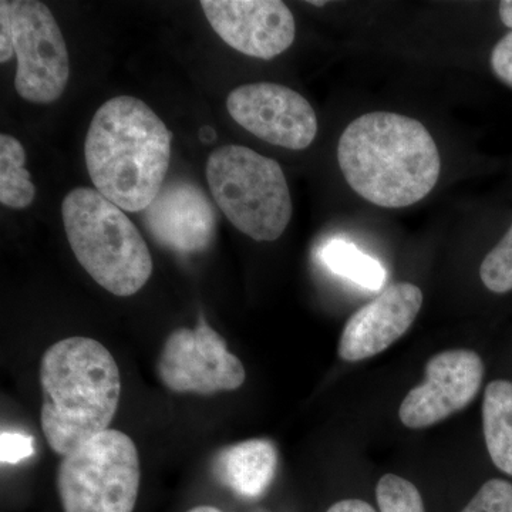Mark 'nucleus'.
I'll return each mask as SVG.
<instances>
[{
	"instance_id": "1",
	"label": "nucleus",
	"mask_w": 512,
	"mask_h": 512,
	"mask_svg": "<svg viewBox=\"0 0 512 512\" xmlns=\"http://www.w3.org/2000/svg\"><path fill=\"white\" fill-rule=\"evenodd\" d=\"M338 161L346 183L377 207L404 208L433 191L441 158L429 130L389 111L363 114L343 131Z\"/></svg>"
},
{
	"instance_id": "2",
	"label": "nucleus",
	"mask_w": 512,
	"mask_h": 512,
	"mask_svg": "<svg viewBox=\"0 0 512 512\" xmlns=\"http://www.w3.org/2000/svg\"><path fill=\"white\" fill-rule=\"evenodd\" d=\"M173 134L144 101L110 99L94 114L86 143L94 187L123 211L146 210L163 188Z\"/></svg>"
},
{
	"instance_id": "3",
	"label": "nucleus",
	"mask_w": 512,
	"mask_h": 512,
	"mask_svg": "<svg viewBox=\"0 0 512 512\" xmlns=\"http://www.w3.org/2000/svg\"><path fill=\"white\" fill-rule=\"evenodd\" d=\"M43 434L64 457L109 430L119 409L121 377L109 349L83 336L60 340L40 362Z\"/></svg>"
},
{
	"instance_id": "4",
	"label": "nucleus",
	"mask_w": 512,
	"mask_h": 512,
	"mask_svg": "<svg viewBox=\"0 0 512 512\" xmlns=\"http://www.w3.org/2000/svg\"><path fill=\"white\" fill-rule=\"evenodd\" d=\"M62 217L74 256L101 288L116 296L143 289L153 259L121 208L93 188H74L64 197Z\"/></svg>"
},
{
	"instance_id": "5",
	"label": "nucleus",
	"mask_w": 512,
	"mask_h": 512,
	"mask_svg": "<svg viewBox=\"0 0 512 512\" xmlns=\"http://www.w3.org/2000/svg\"><path fill=\"white\" fill-rule=\"evenodd\" d=\"M212 197L225 217L255 241H276L292 218V198L281 165L244 146H222L207 163Z\"/></svg>"
},
{
	"instance_id": "6",
	"label": "nucleus",
	"mask_w": 512,
	"mask_h": 512,
	"mask_svg": "<svg viewBox=\"0 0 512 512\" xmlns=\"http://www.w3.org/2000/svg\"><path fill=\"white\" fill-rule=\"evenodd\" d=\"M140 480L136 444L109 429L63 457L57 490L63 512H133Z\"/></svg>"
},
{
	"instance_id": "7",
	"label": "nucleus",
	"mask_w": 512,
	"mask_h": 512,
	"mask_svg": "<svg viewBox=\"0 0 512 512\" xmlns=\"http://www.w3.org/2000/svg\"><path fill=\"white\" fill-rule=\"evenodd\" d=\"M13 47L18 57L15 87L30 103L50 104L62 97L70 77L66 42L45 3L10 2Z\"/></svg>"
},
{
	"instance_id": "8",
	"label": "nucleus",
	"mask_w": 512,
	"mask_h": 512,
	"mask_svg": "<svg viewBox=\"0 0 512 512\" xmlns=\"http://www.w3.org/2000/svg\"><path fill=\"white\" fill-rule=\"evenodd\" d=\"M157 373L171 392L204 396L237 390L247 377L241 360L204 318L194 329L180 328L168 336Z\"/></svg>"
},
{
	"instance_id": "9",
	"label": "nucleus",
	"mask_w": 512,
	"mask_h": 512,
	"mask_svg": "<svg viewBox=\"0 0 512 512\" xmlns=\"http://www.w3.org/2000/svg\"><path fill=\"white\" fill-rule=\"evenodd\" d=\"M229 116L265 143L301 151L318 134L315 110L301 94L282 84L238 87L227 99Z\"/></svg>"
},
{
	"instance_id": "10",
	"label": "nucleus",
	"mask_w": 512,
	"mask_h": 512,
	"mask_svg": "<svg viewBox=\"0 0 512 512\" xmlns=\"http://www.w3.org/2000/svg\"><path fill=\"white\" fill-rule=\"evenodd\" d=\"M484 379V363L473 350H444L431 357L426 380L410 390L399 417L409 429H426L466 409Z\"/></svg>"
},
{
	"instance_id": "11",
	"label": "nucleus",
	"mask_w": 512,
	"mask_h": 512,
	"mask_svg": "<svg viewBox=\"0 0 512 512\" xmlns=\"http://www.w3.org/2000/svg\"><path fill=\"white\" fill-rule=\"evenodd\" d=\"M201 8L217 35L244 55L271 60L295 40V19L279 0H202Z\"/></svg>"
},
{
	"instance_id": "12",
	"label": "nucleus",
	"mask_w": 512,
	"mask_h": 512,
	"mask_svg": "<svg viewBox=\"0 0 512 512\" xmlns=\"http://www.w3.org/2000/svg\"><path fill=\"white\" fill-rule=\"evenodd\" d=\"M143 212L151 238L165 249L197 254L214 241L217 212L208 195L190 180L168 181Z\"/></svg>"
},
{
	"instance_id": "13",
	"label": "nucleus",
	"mask_w": 512,
	"mask_h": 512,
	"mask_svg": "<svg viewBox=\"0 0 512 512\" xmlns=\"http://www.w3.org/2000/svg\"><path fill=\"white\" fill-rule=\"evenodd\" d=\"M421 305L419 286L400 282L384 289L348 320L340 336L339 356L360 362L384 352L412 328Z\"/></svg>"
},
{
	"instance_id": "14",
	"label": "nucleus",
	"mask_w": 512,
	"mask_h": 512,
	"mask_svg": "<svg viewBox=\"0 0 512 512\" xmlns=\"http://www.w3.org/2000/svg\"><path fill=\"white\" fill-rule=\"evenodd\" d=\"M278 470V451L269 440L242 441L222 448L212 463L215 478L245 500H258L271 487Z\"/></svg>"
},
{
	"instance_id": "15",
	"label": "nucleus",
	"mask_w": 512,
	"mask_h": 512,
	"mask_svg": "<svg viewBox=\"0 0 512 512\" xmlns=\"http://www.w3.org/2000/svg\"><path fill=\"white\" fill-rule=\"evenodd\" d=\"M485 444L494 466L512 477V382L494 380L483 403Z\"/></svg>"
},
{
	"instance_id": "16",
	"label": "nucleus",
	"mask_w": 512,
	"mask_h": 512,
	"mask_svg": "<svg viewBox=\"0 0 512 512\" xmlns=\"http://www.w3.org/2000/svg\"><path fill=\"white\" fill-rule=\"evenodd\" d=\"M26 151L19 140L9 134L0 136V202L6 207L23 210L32 205L36 187L25 168Z\"/></svg>"
},
{
	"instance_id": "17",
	"label": "nucleus",
	"mask_w": 512,
	"mask_h": 512,
	"mask_svg": "<svg viewBox=\"0 0 512 512\" xmlns=\"http://www.w3.org/2000/svg\"><path fill=\"white\" fill-rule=\"evenodd\" d=\"M322 259L330 271L370 291H379L386 284L383 265L349 242L340 239L329 242L322 249Z\"/></svg>"
},
{
	"instance_id": "18",
	"label": "nucleus",
	"mask_w": 512,
	"mask_h": 512,
	"mask_svg": "<svg viewBox=\"0 0 512 512\" xmlns=\"http://www.w3.org/2000/svg\"><path fill=\"white\" fill-rule=\"evenodd\" d=\"M380 512H426L416 485L396 474H386L376 487Z\"/></svg>"
},
{
	"instance_id": "19",
	"label": "nucleus",
	"mask_w": 512,
	"mask_h": 512,
	"mask_svg": "<svg viewBox=\"0 0 512 512\" xmlns=\"http://www.w3.org/2000/svg\"><path fill=\"white\" fill-rule=\"evenodd\" d=\"M480 276L488 291H512V224L504 238L485 255L480 266Z\"/></svg>"
},
{
	"instance_id": "20",
	"label": "nucleus",
	"mask_w": 512,
	"mask_h": 512,
	"mask_svg": "<svg viewBox=\"0 0 512 512\" xmlns=\"http://www.w3.org/2000/svg\"><path fill=\"white\" fill-rule=\"evenodd\" d=\"M461 512H512V484L501 478L487 481Z\"/></svg>"
},
{
	"instance_id": "21",
	"label": "nucleus",
	"mask_w": 512,
	"mask_h": 512,
	"mask_svg": "<svg viewBox=\"0 0 512 512\" xmlns=\"http://www.w3.org/2000/svg\"><path fill=\"white\" fill-rule=\"evenodd\" d=\"M33 454V441L20 433L2 431L0 436V457L2 463L18 464Z\"/></svg>"
},
{
	"instance_id": "22",
	"label": "nucleus",
	"mask_w": 512,
	"mask_h": 512,
	"mask_svg": "<svg viewBox=\"0 0 512 512\" xmlns=\"http://www.w3.org/2000/svg\"><path fill=\"white\" fill-rule=\"evenodd\" d=\"M491 69L497 79L512 89V32L495 45L491 53Z\"/></svg>"
},
{
	"instance_id": "23",
	"label": "nucleus",
	"mask_w": 512,
	"mask_h": 512,
	"mask_svg": "<svg viewBox=\"0 0 512 512\" xmlns=\"http://www.w3.org/2000/svg\"><path fill=\"white\" fill-rule=\"evenodd\" d=\"M15 55L13 47L12 19H10V0L0 2V62L6 63Z\"/></svg>"
},
{
	"instance_id": "24",
	"label": "nucleus",
	"mask_w": 512,
	"mask_h": 512,
	"mask_svg": "<svg viewBox=\"0 0 512 512\" xmlns=\"http://www.w3.org/2000/svg\"><path fill=\"white\" fill-rule=\"evenodd\" d=\"M326 512H377L372 505L367 504L366 501L357 500V498H349V500H342L339 503L333 504Z\"/></svg>"
},
{
	"instance_id": "25",
	"label": "nucleus",
	"mask_w": 512,
	"mask_h": 512,
	"mask_svg": "<svg viewBox=\"0 0 512 512\" xmlns=\"http://www.w3.org/2000/svg\"><path fill=\"white\" fill-rule=\"evenodd\" d=\"M498 13H500L501 22L504 23L507 28L512 29V0H503L498 5Z\"/></svg>"
},
{
	"instance_id": "26",
	"label": "nucleus",
	"mask_w": 512,
	"mask_h": 512,
	"mask_svg": "<svg viewBox=\"0 0 512 512\" xmlns=\"http://www.w3.org/2000/svg\"><path fill=\"white\" fill-rule=\"evenodd\" d=\"M200 138L205 144L212 143L215 140V131L210 127H204L201 130Z\"/></svg>"
},
{
	"instance_id": "27",
	"label": "nucleus",
	"mask_w": 512,
	"mask_h": 512,
	"mask_svg": "<svg viewBox=\"0 0 512 512\" xmlns=\"http://www.w3.org/2000/svg\"><path fill=\"white\" fill-rule=\"evenodd\" d=\"M187 512H221L218 508L211 507V505H200V507L192 508Z\"/></svg>"
},
{
	"instance_id": "28",
	"label": "nucleus",
	"mask_w": 512,
	"mask_h": 512,
	"mask_svg": "<svg viewBox=\"0 0 512 512\" xmlns=\"http://www.w3.org/2000/svg\"><path fill=\"white\" fill-rule=\"evenodd\" d=\"M309 3L313 6H319V8H322V6H325L328 2H325V0H322V2H315V0H312V2Z\"/></svg>"
}]
</instances>
